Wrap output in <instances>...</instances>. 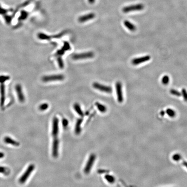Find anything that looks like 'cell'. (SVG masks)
Returning a JSON list of instances; mask_svg holds the SVG:
<instances>
[{
  "mask_svg": "<svg viewBox=\"0 0 187 187\" xmlns=\"http://www.w3.org/2000/svg\"><path fill=\"white\" fill-rule=\"evenodd\" d=\"M182 95L183 96V98L185 102H187V91L184 88L182 90Z\"/></svg>",
  "mask_w": 187,
  "mask_h": 187,
  "instance_id": "28",
  "label": "cell"
},
{
  "mask_svg": "<svg viewBox=\"0 0 187 187\" xmlns=\"http://www.w3.org/2000/svg\"><path fill=\"white\" fill-rule=\"evenodd\" d=\"M34 165L33 164H31L28 166L27 169H26V171H25V172L24 173L23 175L21 176V177L19 179V182L20 184H23L26 182L27 179L28 178L29 176L31 174V173L34 169Z\"/></svg>",
  "mask_w": 187,
  "mask_h": 187,
  "instance_id": "2",
  "label": "cell"
},
{
  "mask_svg": "<svg viewBox=\"0 0 187 187\" xmlns=\"http://www.w3.org/2000/svg\"><path fill=\"white\" fill-rule=\"evenodd\" d=\"M92 85L94 88L97 90H98L99 91H101L102 92L110 93L112 91V88L111 87L100 84L98 82H94L92 84Z\"/></svg>",
  "mask_w": 187,
  "mask_h": 187,
  "instance_id": "4",
  "label": "cell"
},
{
  "mask_svg": "<svg viewBox=\"0 0 187 187\" xmlns=\"http://www.w3.org/2000/svg\"><path fill=\"white\" fill-rule=\"evenodd\" d=\"M88 1L89 3H90L91 4H93L95 2V0H88Z\"/></svg>",
  "mask_w": 187,
  "mask_h": 187,
  "instance_id": "33",
  "label": "cell"
},
{
  "mask_svg": "<svg viewBox=\"0 0 187 187\" xmlns=\"http://www.w3.org/2000/svg\"><path fill=\"white\" fill-rule=\"evenodd\" d=\"M144 8V6L142 4H133L124 7L123 8V11L124 13H128L130 12L142 11Z\"/></svg>",
  "mask_w": 187,
  "mask_h": 187,
  "instance_id": "1",
  "label": "cell"
},
{
  "mask_svg": "<svg viewBox=\"0 0 187 187\" xmlns=\"http://www.w3.org/2000/svg\"><path fill=\"white\" fill-rule=\"evenodd\" d=\"M95 159H96V156L95 154H91L90 156L88 161L87 162V164L84 169V172L86 174H88L91 171V169L92 168L93 165L95 162Z\"/></svg>",
  "mask_w": 187,
  "mask_h": 187,
  "instance_id": "5",
  "label": "cell"
},
{
  "mask_svg": "<svg viewBox=\"0 0 187 187\" xmlns=\"http://www.w3.org/2000/svg\"><path fill=\"white\" fill-rule=\"evenodd\" d=\"M9 170L7 168L0 166V173L4 174L5 175H8L9 174Z\"/></svg>",
  "mask_w": 187,
  "mask_h": 187,
  "instance_id": "21",
  "label": "cell"
},
{
  "mask_svg": "<svg viewBox=\"0 0 187 187\" xmlns=\"http://www.w3.org/2000/svg\"><path fill=\"white\" fill-rule=\"evenodd\" d=\"M124 25L126 27L131 30V31H134L136 30V26L134 25V24H133L130 21L128 20H125L124 22Z\"/></svg>",
  "mask_w": 187,
  "mask_h": 187,
  "instance_id": "14",
  "label": "cell"
},
{
  "mask_svg": "<svg viewBox=\"0 0 187 187\" xmlns=\"http://www.w3.org/2000/svg\"><path fill=\"white\" fill-rule=\"evenodd\" d=\"M166 112L167 114L170 117H174L176 115V113H175V111L173 110L172 109H169V108L168 109L166 110Z\"/></svg>",
  "mask_w": 187,
  "mask_h": 187,
  "instance_id": "22",
  "label": "cell"
},
{
  "mask_svg": "<svg viewBox=\"0 0 187 187\" xmlns=\"http://www.w3.org/2000/svg\"><path fill=\"white\" fill-rule=\"evenodd\" d=\"M49 107V105L47 103H44L42 104H41L39 106V109L40 111H44L47 109Z\"/></svg>",
  "mask_w": 187,
  "mask_h": 187,
  "instance_id": "25",
  "label": "cell"
},
{
  "mask_svg": "<svg viewBox=\"0 0 187 187\" xmlns=\"http://www.w3.org/2000/svg\"><path fill=\"white\" fill-rule=\"evenodd\" d=\"M10 77L8 76H0V83L4 84L7 81L9 80Z\"/></svg>",
  "mask_w": 187,
  "mask_h": 187,
  "instance_id": "24",
  "label": "cell"
},
{
  "mask_svg": "<svg viewBox=\"0 0 187 187\" xmlns=\"http://www.w3.org/2000/svg\"><path fill=\"white\" fill-rule=\"evenodd\" d=\"M16 92L17 93L19 100L20 102H24L25 100V97L23 92L22 88L20 84H17L15 87Z\"/></svg>",
  "mask_w": 187,
  "mask_h": 187,
  "instance_id": "11",
  "label": "cell"
},
{
  "mask_svg": "<svg viewBox=\"0 0 187 187\" xmlns=\"http://www.w3.org/2000/svg\"><path fill=\"white\" fill-rule=\"evenodd\" d=\"M57 53V54H58V55H63V54L64 53V50L62 49V50H59L58 51Z\"/></svg>",
  "mask_w": 187,
  "mask_h": 187,
  "instance_id": "32",
  "label": "cell"
},
{
  "mask_svg": "<svg viewBox=\"0 0 187 187\" xmlns=\"http://www.w3.org/2000/svg\"><path fill=\"white\" fill-rule=\"evenodd\" d=\"M95 17V13H90L88 15H84L83 16H81L78 18V20L79 22L84 23L88 21L89 20H92V19L94 18Z\"/></svg>",
  "mask_w": 187,
  "mask_h": 187,
  "instance_id": "12",
  "label": "cell"
},
{
  "mask_svg": "<svg viewBox=\"0 0 187 187\" xmlns=\"http://www.w3.org/2000/svg\"><path fill=\"white\" fill-rule=\"evenodd\" d=\"M170 93L173 95H175L176 96L179 97L181 96L182 94L180 93L178 91H177L176 90L171 89L170 91Z\"/></svg>",
  "mask_w": 187,
  "mask_h": 187,
  "instance_id": "26",
  "label": "cell"
},
{
  "mask_svg": "<svg viewBox=\"0 0 187 187\" xmlns=\"http://www.w3.org/2000/svg\"><path fill=\"white\" fill-rule=\"evenodd\" d=\"M70 48V46H69V43L67 42H65L63 47V49H62L63 50H66H66H69Z\"/></svg>",
  "mask_w": 187,
  "mask_h": 187,
  "instance_id": "30",
  "label": "cell"
},
{
  "mask_svg": "<svg viewBox=\"0 0 187 187\" xmlns=\"http://www.w3.org/2000/svg\"><path fill=\"white\" fill-rule=\"evenodd\" d=\"M94 56V54L93 53H92L91 52H89L88 53L74 54L73 55V58L74 60H77L93 58Z\"/></svg>",
  "mask_w": 187,
  "mask_h": 187,
  "instance_id": "6",
  "label": "cell"
},
{
  "mask_svg": "<svg viewBox=\"0 0 187 187\" xmlns=\"http://www.w3.org/2000/svg\"><path fill=\"white\" fill-rule=\"evenodd\" d=\"M59 120L56 117H54L53 120V128L52 131V134L53 137H56L59 133Z\"/></svg>",
  "mask_w": 187,
  "mask_h": 187,
  "instance_id": "8",
  "label": "cell"
},
{
  "mask_svg": "<svg viewBox=\"0 0 187 187\" xmlns=\"http://www.w3.org/2000/svg\"><path fill=\"white\" fill-rule=\"evenodd\" d=\"M169 82V78L168 75H164L162 78V82L165 85H166Z\"/></svg>",
  "mask_w": 187,
  "mask_h": 187,
  "instance_id": "23",
  "label": "cell"
},
{
  "mask_svg": "<svg viewBox=\"0 0 187 187\" xmlns=\"http://www.w3.org/2000/svg\"><path fill=\"white\" fill-rule=\"evenodd\" d=\"M116 90L117 100L119 103H122L124 100L123 95L122 85L121 82H118L116 84Z\"/></svg>",
  "mask_w": 187,
  "mask_h": 187,
  "instance_id": "7",
  "label": "cell"
},
{
  "mask_svg": "<svg viewBox=\"0 0 187 187\" xmlns=\"http://www.w3.org/2000/svg\"><path fill=\"white\" fill-rule=\"evenodd\" d=\"M74 108L75 111L78 114L81 116H83V113L82 111L80 106L78 103H75L74 105Z\"/></svg>",
  "mask_w": 187,
  "mask_h": 187,
  "instance_id": "17",
  "label": "cell"
},
{
  "mask_svg": "<svg viewBox=\"0 0 187 187\" xmlns=\"http://www.w3.org/2000/svg\"><path fill=\"white\" fill-rule=\"evenodd\" d=\"M182 164L187 168V162H185V161H183L182 162Z\"/></svg>",
  "mask_w": 187,
  "mask_h": 187,
  "instance_id": "35",
  "label": "cell"
},
{
  "mask_svg": "<svg viewBox=\"0 0 187 187\" xmlns=\"http://www.w3.org/2000/svg\"><path fill=\"white\" fill-rule=\"evenodd\" d=\"M95 105L96 106L98 110L102 113H105L106 112L107 109V107L104 105L103 104H101L98 102H96L95 103Z\"/></svg>",
  "mask_w": 187,
  "mask_h": 187,
  "instance_id": "18",
  "label": "cell"
},
{
  "mask_svg": "<svg viewBox=\"0 0 187 187\" xmlns=\"http://www.w3.org/2000/svg\"><path fill=\"white\" fill-rule=\"evenodd\" d=\"M4 142L6 143L9 144L13 145L14 146H18L20 145V143L17 141L13 140L11 137L6 136L4 138Z\"/></svg>",
  "mask_w": 187,
  "mask_h": 187,
  "instance_id": "15",
  "label": "cell"
},
{
  "mask_svg": "<svg viewBox=\"0 0 187 187\" xmlns=\"http://www.w3.org/2000/svg\"><path fill=\"white\" fill-rule=\"evenodd\" d=\"M38 37L40 40H49L51 39L50 36H48L47 35L43 33H39L38 34Z\"/></svg>",
  "mask_w": 187,
  "mask_h": 187,
  "instance_id": "19",
  "label": "cell"
},
{
  "mask_svg": "<svg viewBox=\"0 0 187 187\" xmlns=\"http://www.w3.org/2000/svg\"><path fill=\"white\" fill-rule=\"evenodd\" d=\"M173 160L175 161H178L182 159V156L178 154H175L173 155Z\"/></svg>",
  "mask_w": 187,
  "mask_h": 187,
  "instance_id": "27",
  "label": "cell"
},
{
  "mask_svg": "<svg viewBox=\"0 0 187 187\" xmlns=\"http://www.w3.org/2000/svg\"><path fill=\"white\" fill-rule=\"evenodd\" d=\"M68 121L66 119H64L63 120H62V124L64 127H66L68 125Z\"/></svg>",
  "mask_w": 187,
  "mask_h": 187,
  "instance_id": "31",
  "label": "cell"
},
{
  "mask_svg": "<svg viewBox=\"0 0 187 187\" xmlns=\"http://www.w3.org/2000/svg\"><path fill=\"white\" fill-rule=\"evenodd\" d=\"M59 146V141L57 138H55L53 143L52 154L54 158H56L58 156V149Z\"/></svg>",
  "mask_w": 187,
  "mask_h": 187,
  "instance_id": "10",
  "label": "cell"
},
{
  "mask_svg": "<svg viewBox=\"0 0 187 187\" xmlns=\"http://www.w3.org/2000/svg\"><path fill=\"white\" fill-rule=\"evenodd\" d=\"M1 92V106L3 107L4 105L5 100V86L4 84H2L0 86Z\"/></svg>",
  "mask_w": 187,
  "mask_h": 187,
  "instance_id": "13",
  "label": "cell"
},
{
  "mask_svg": "<svg viewBox=\"0 0 187 187\" xmlns=\"http://www.w3.org/2000/svg\"><path fill=\"white\" fill-rule=\"evenodd\" d=\"M160 114H161L162 116H164V115L165 114V112H164V111H162L160 112Z\"/></svg>",
  "mask_w": 187,
  "mask_h": 187,
  "instance_id": "36",
  "label": "cell"
},
{
  "mask_svg": "<svg viewBox=\"0 0 187 187\" xmlns=\"http://www.w3.org/2000/svg\"><path fill=\"white\" fill-rule=\"evenodd\" d=\"M64 76L61 74L45 76L42 78V81L45 82H54V81H60L63 80Z\"/></svg>",
  "mask_w": 187,
  "mask_h": 187,
  "instance_id": "3",
  "label": "cell"
},
{
  "mask_svg": "<svg viewBox=\"0 0 187 187\" xmlns=\"http://www.w3.org/2000/svg\"><path fill=\"white\" fill-rule=\"evenodd\" d=\"M82 119H78L76 123L75 124V133L77 134H79L81 131V124H82Z\"/></svg>",
  "mask_w": 187,
  "mask_h": 187,
  "instance_id": "16",
  "label": "cell"
},
{
  "mask_svg": "<svg viewBox=\"0 0 187 187\" xmlns=\"http://www.w3.org/2000/svg\"><path fill=\"white\" fill-rule=\"evenodd\" d=\"M4 154L2 152H0V158H2L4 157Z\"/></svg>",
  "mask_w": 187,
  "mask_h": 187,
  "instance_id": "34",
  "label": "cell"
},
{
  "mask_svg": "<svg viewBox=\"0 0 187 187\" xmlns=\"http://www.w3.org/2000/svg\"><path fill=\"white\" fill-rule=\"evenodd\" d=\"M149 55H146L144 56L141 57L139 58H135L133 59L132 61V63L133 65H137L143 63L144 62H147L150 59Z\"/></svg>",
  "mask_w": 187,
  "mask_h": 187,
  "instance_id": "9",
  "label": "cell"
},
{
  "mask_svg": "<svg viewBox=\"0 0 187 187\" xmlns=\"http://www.w3.org/2000/svg\"><path fill=\"white\" fill-rule=\"evenodd\" d=\"M58 62L59 67L61 69H63L64 68V63L62 58L60 57L58 58Z\"/></svg>",
  "mask_w": 187,
  "mask_h": 187,
  "instance_id": "29",
  "label": "cell"
},
{
  "mask_svg": "<svg viewBox=\"0 0 187 187\" xmlns=\"http://www.w3.org/2000/svg\"><path fill=\"white\" fill-rule=\"evenodd\" d=\"M105 179H106V180H107L109 183H111V184L114 183L115 182V181L114 177L113 176H112V175H105Z\"/></svg>",
  "mask_w": 187,
  "mask_h": 187,
  "instance_id": "20",
  "label": "cell"
}]
</instances>
